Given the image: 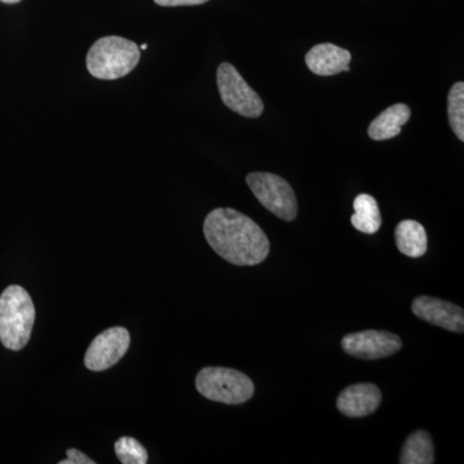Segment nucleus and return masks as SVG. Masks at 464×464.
I'll return each mask as SVG.
<instances>
[{
  "label": "nucleus",
  "instance_id": "13",
  "mask_svg": "<svg viewBox=\"0 0 464 464\" xmlns=\"http://www.w3.org/2000/svg\"><path fill=\"white\" fill-rule=\"evenodd\" d=\"M396 246L411 258H420L427 252V234L420 222L405 219L395 230Z\"/></svg>",
  "mask_w": 464,
  "mask_h": 464
},
{
  "label": "nucleus",
  "instance_id": "18",
  "mask_svg": "<svg viewBox=\"0 0 464 464\" xmlns=\"http://www.w3.org/2000/svg\"><path fill=\"white\" fill-rule=\"evenodd\" d=\"M67 459L61 460L60 464H94L93 459L85 456L84 453L79 451L78 449H69L66 453Z\"/></svg>",
  "mask_w": 464,
  "mask_h": 464
},
{
  "label": "nucleus",
  "instance_id": "15",
  "mask_svg": "<svg viewBox=\"0 0 464 464\" xmlns=\"http://www.w3.org/2000/svg\"><path fill=\"white\" fill-rule=\"evenodd\" d=\"M401 464H432L435 463V447L431 435L423 430H418L406 439L402 447Z\"/></svg>",
  "mask_w": 464,
  "mask_h": 464
},
{
  "label": "nucleus",
  "instance_id": "20",
  "mask_svg": "<svg viewBox=\"0 0 464 464\" xmlns=\"http://www.w3.org/2000/svg\"><path fill=\"white\" fill-rule=\"evenodd\" d=\"M2 3H5V5H16V3H20L21 0H0Z\"/></svg>",
  "mask_w": 464,
  "mask_h": 464
},
{
  "label": "nucleus",
  "instance_id": "2",
  "mask_svg": "<svg viewBox=\"0 0 464 464\" xmlns=\"http://www.w3.org/2000/svg\"><path fill=\"white\" fill-rule=\"evenodd\" d=\"M35 323V307L23 286L11 285L0 295V342L12 351L29 343Z\"/></svg>",
  "mask_w": 464,
  "mask_h": 464
},
{
  "label": "nucleus",
  "instance_id": "12",
  "mask_svg": "<svg viewBox=\"0 0 464 464\" xmlns=\"http://www.w3.org/2000/svg\"><path fill=\"white\" fill-rule=\"evenodd\" d=\"M411 119V109L404 103H396L384 110L369 125L368 134L374 141H384L399 136L402 125Z\"/></svg>",
  "mask_w": 464,
  "mask_h": 464
},
{
  "label": "nucleus",
  "instance_id": "9",
  "mask_svg": "<svg viewBox=\"0 0 464 464\" xmlns=\"http://www.w3.org/2000/svg\"><path fill=\"white\" fill-rule=\"evenodd\" d=\"M414 315L424 322L454 333L464 332V313L462 308L444 299L420 295L411 304Z\"/></svg>",
  "mask_w": 464,
  "mask_h": 464
},
{
  "label": "nucleus",
  "instance_id": "21",
  "mask_svg": "<svg viewBox=\"0 0 464 464\" xmlns=\"http://www.w3.org/2000/svg\"><path fill=\"white\" fill-rule=\"evenodd\" d=\"M140 50H141V51L148 50V45L142 44L141 47H140Z\"/></svg>",
  "mask_w": 464,
  "mask_h": 464
},
{
  "label": "nucleus",
  "instance_id": "7",
  "mask_svg": "<svg viewBox=\"0 0 464 464\" xmlns=\"http://www.w3.org/2000/svg\"><path fill=\"white\" fill-rule=\"evenodd\" d=\"M341 346L347 355L356 359L378 360L399 353L402 342L391 332L364 331L344 335Z\"/></svg>",
  "mask_w": 464,
  "mask_h": 464
},
{
  "label": "nucleus",
  "instance_id": "11",
  "mask_svg": "<svg viewBox=\"0 0 464 464\" xmlns=\"http://www.w3.org/2000/svg\"><path fill=\"white\" fill-rule=\"evenodd\" d=\"M351 53L332 43H323L311 48L306 54V65L315 75L332 76L350 72Z\"/></svg>",
  "mask_w": 464,
  "mask_h": 464
},
{
  "label": "nucleus",
  "instance_id": "19",
  "mask_svg": "<svg viewBox=\"0 0 464 464\" xmlns=\"http://www.w3.org/2000/svg\"><path fill=\"white\" fill-rule=\"evenodd\" d=\"M161 7H182V5H199L209 0H154Z\"/></svg>",
  "mask_w": 464,
  "mask_h": 464
},
{
  "label": "nucleus",
  "instance_id": "1",
  "mask_svg": "<svg viewBox=\"0 0 464 464\" xmlns=\"http://www.w3.org/2000/svg\"><path fill=\"white\" fill-rule=\"evenodd\" d=\"M204 235L219 257L235 266L262 264L270 240L252 218L231 208H217L207 216Z\"/></svg>",
  "mask_w": 464,
  "mask_h": 464
},
{
  "label": "nucleus",
  "instance_id": "8",
  "mask_svg": "<svg viewBox=\"0 0 464 464\" xmlns=\"http://www.w3.org/2000/svg\"><path fill=\"white\" fill-rule=\"evenodd\" d=\"M130 344V332L114 326L101 333L85 353L84 364L90 371L102 372L111 368L127 353Z\"/></svg>",
  "mask_w": 464,
  "mask_h": 464
},
{
  "label": "nucleus",
  "instance_id": "16",
  "mask_svg": "<svg viewBox=\"0 0 464 464\" xmlns=\"http://www.w3.org/2000/svg\"><path fill=\"white\" fill-rule=\"evenodd\" d=\"M449 124L460 141H464V83H456L448 96Z\"/></svg>",
  "mask_w": 464,
  "mask_h": 464
},
{
  "label": "nucleus",
  "instance_id": "10",
  "mask_svg": "<svg viewBox=\"0 0 464 464\" xmlns=\"http://www.w3.org/2000/svg\"><path fill=\"white\" fill-rule=\"evenodd\" d=\"M381 402V390L375 384L357 383L342 391L337 399V408L348 418H362L373 414Z\"/></svg>",
  "mask_w": 464,
  "mask_h": 464
},
{
  "label": "nucleus",
  "instance_id": "17",
  "mask_svg": "<svg viewBox=\"0 0 464 464\" xmlns=\"http://www.w3.org/2000/svg\"><path fill=\"white\" fill-rule=\"evenodd\" d=\"M115 453L123 464H146L149 462V454L141 442L136 439H119L115 442Z\"/></svg>",
  "mask_w": 464,
  "mask_h": 464
},
{
  "label": "nucleus",
  "instance_id": "3",
  "mask_svg": "<svg viewBox=\"0 0 464 464\" xmlns=\"http://www.w3.org/2000/svg\"><path fill=\"white\" fill-rule=\"evenodd\" d=\"M140 58L141 50L136 43L121 36H105L94 43L88 52L87 69L94 78L115 81L133 72Z\"/></svg>",
  "mask_w": 464,
  "mask_h": 464
},
{
  "label": "nucleus",
  "instance_id": "5",
  "mask_svg": "<svg viewBox=\"0 0 464 464\" xmlns=\"http://www.w3.org/2000/svg\"><path fill=\"white\" fill-rule=\"evenodd\" d=\"M246 183L259 203L283 221L295 219L297 199L288 181L273 173L256 172L246 176Z\"/></svg>",
  "mask_w": 464,
  "mask_h": 464
},
{
  "label": "nucleus",
  "instance_id": "14",
  "mask_svg": "<svg viewBox=\"0 0 464 464\" xmlns=\"http://www.w3.org/2000/svg\"><path fill=\"white\" fill-rule=\"evenodd\" d=\"M353 216L351 217V224L357 231L373 235L380 230L382 216L377 200L372 195L360 194L353 200Z\"/></svg>",
  "mask_w": 464,
  "mask_h": 464
},
{
  "label": "nucleus",
  "instance_id": "4",
  "mask_svg": "<svg viewBox=\"0 0 464 464\" xmlns=\"http://www.w3.org/2000/svg\"><path fill=\"white\" fill-rule=\"evenodd\" d=\"M195 383L201 396L222 404H244L255 395V384L248 375L221 366L201 369Z\"/></svg>",
  "mask_w": 464,
  "mask_h": 464
},
{
  "label": "nucleus",
  "instance_id": "6",
  "mask_svg": "<svg viewBox=\"0 0 464 464\" xmlns=\"http://www.w3.org/2000/svg\"><path fill=\"white\" fill-rule=\"evenodd\" d=\"M217 84L222 101L232 111L246 118H258L264 114L265 106L261 97L231 63L219 65L217 70Z\"/></svg>",
  "mask_w": 464,
  "mask_h": 464
}]
</instances>
